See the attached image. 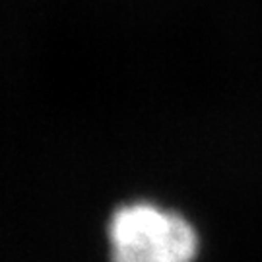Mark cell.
<instances>
[{
	"label": "cell",
	"instance_id": "cell-1",
	"mask_svg": "<svg viewBox=\"0 0 262 262\" xmlns=\"http://www.w3.org/2000/svg\"><path fill=\"white\" fill-rule=\"evenodd\" d=\"M111 262H192L198 235L185 215L150 202L119 206L107 224Z\"/></svg>",
	"mask_w": 262,
	"mask_h": 262
}]
</instances>
